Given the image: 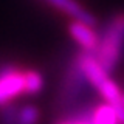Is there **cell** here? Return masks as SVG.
Here are the masks:
<instances>
[{"label": "cell", "instance_id": "1", "mask_svg": "<svg viewBox=\"0 0 124 124\" xmlns=\"http://www.w3.org/2000/svg\"><path fill=\"white\" fill-rule=\"evenodd\" d=\"M124 48V13H118L112 17L99 37V46L95 53L96 61L107 73H112L121 59Z\"/></svg>", "mask_w": 124, "mask_h": 124}, {"label": "cell", "instance_id": "2", "mask_svg": "<svg viewBox=\"0 0 124 124\" xmlns=\"http://www.w3.org/2000/svg\"><path fill=\"white\" fill-rule=\"evenodd\" d=\"M26 93V70L6 67L0 70V107Z\"/></svg>", "mask_w": 124, "mask_h": 124}, {"label": "cell", "instance_id": "3", "mask_svg": "<svg viewBox=\"0 0 124 124\" xmlns=\"http://www.w3.org/2000/svg\"><path fill=\"white\" fill-rule=\"evenodd\" d=\"M68 33L73 37V40L82 48V51L96 53L99 46V36L93 31V26L85 22L73 20L68 26Z\"/></svg>", "mask_w": 124, "mask_h": 124}, {"label": "cell", "instance_id": "4", "mask_svg": "<svg viewBox=\"0 0 124 124\" xmlns=\"http://www.w3.org/2000/svg\"><path fill=\"white\" fill-rule=\"evenodd\" d=\"M46 3H50L53 8H56L57 11L70 16L73 20H79V22H85L88 25L95 26L96 19L92 13H88L87 9H84L76 0H45Z\"/></svg>", "mask_w": 124, "mask_h": 124}, {"label": "cell", "instance_id": "5", "mask_svg": "<svg viewBox=\"0 0 124 124\" xmlns=\"http://www.w3.org/2000/svg\"><path fill=\"white\" fill-rule=\"evenodd\" d=\"M44 87V79L40 73L36 70H26V93L28 95H36Z\"/></svg>", "mask_w": 124, "mask_h": 124}, {"label": "cell", "instance_id": "6", "mask_svg": "<svg viewBox=\"0 0 124 124\" xmlns=\"http://www.w3.org/2000/svg\"><path fill=\"white\" fill-rule=\"evenodd\" d=\"M37 118H39L37 108L33 106H26L19 112L17 118H16V124H37Z\"/></svg>", "mask_w": 124, "mask_h": 124}, {"label": "cell", "instance_id": "7", "mask_svg": "<svg viewBox=\"0 0 124 124\" xmlns=\"http://www.w3.org/2000/svg\"><path fill=\"white\" fill-rule=\"evenodd\" d=\"M59 124H93V123L90 121V118H88L87 112H85V113L76 115V116H73V118L65 119V121H61Z\"/></svg>", "mask_w": 124, "mask_h": 124}, {"label": "cell", "instance_id": "8", "mask_svg": "<svg viewBox=\"0 0 124 124\" xmlns=\"http://www.w3.org/2000/svg\"><path fill=\"white\" fill-rule=\"evenodd\" d=\"M123 102H124V96H123Z\"/></svg>", "mask_w": 124, "mask_h": 124}]
</instances>
